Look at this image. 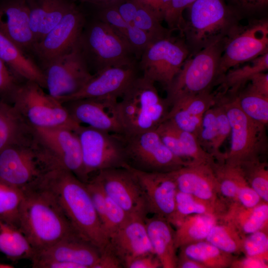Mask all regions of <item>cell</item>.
I'll return each mask as SVG.
<instances>
[{
	"label": "cell",
	"instance_id": "39",
	"mask_svg": "<svg viewBox=\"0 0 268 268\" xmlns=\"http://www.w3.org/2000/svg\"><path fill=\"white\" fill-rule=\"evenodd\" d=\"M239 108L252 119L266 126L268 123V96L253 89L250 85L233 96Z\"/></svg>",
	"mask_w": 268,
	"mask_h": 268
},
{
	"label": "cell",
	"instance_id": "31",
	"mask_svg": "<svg viewBox=\"0 0 268 268\" xmlns=\"http://www.w3.org/2000/svg\"><path fill=\"white\" fill-rule=\"evenodd\" d=\"M99 19L112 26L140 58L145 48L154 40L145 32L125 21L113 5L100 7Z\"/></svg>",
	"mask_w": 268,
	"mask_h": 268
},
{
	"label": "cell",
	"instance_id": "42",
	"mask_svg": "<svg viewBox=\"0 0 268 268\" xmlns=\"http://www.w3.org/2000/svg\"><path fill=\"white\" fill-rule=\"evenodd\" d=\"M251 187L262 200L268 202V170L267 164L257 160L239 165Z\"/></svg>",
	"mask_w": 268,
	"mask_h": 268
},
{
	"label": "cell",
	"instance_id": "55",
	"mask_svg": "<svg viewBox=\"0 0 268 268\" xmlns=\"http://www.w3.org/2000/svg\"><path fill=\"white\" fill-rule=\"evenodd\" d=\"M177 268H205L200 263L192 259L179 256L178 258Z\"/></svg>",
	"mask_w": 268,
	"mask_h": 268
},
{
	"label": "cell",
	"instance_id": "10",
	"mask_svg": "<svg viewBox=\"0 0 268 268\" xmlns=\"http://www.w3.org/2000/svg\"><path fill=\"white\" fill-rule=\"evenodd\" d=\"M127 166L147 172H170L188 165L165 145L156 130L118 134Z\"/></svg>",
	"mask_w": 268,
	"mask_h": 268
},
{
	"label": "cell",
	"instance_id": "14",
	"mask_svg": "<svg viewBox=\"0 0 268 268\" xmlns=\"http://www.w3.org/2000/svg\"><path fill=\"white\" fill-rule=\"evenodd\" d=\"M31 129L55 169L67 170L83 182H88L83 168L80 142L76 132L64 128Z\"/></svg>",
	"mask_w": 268,
	"mask_h": 268
},
{
	"label": "cell",
	"instance_id": "26",
	"mask_svg": "<svg viewBox=\"0 0 268 268\" xmlns=\"http://www.w3.org/2000/svg\"><path fill=\"white\" fill-rule=\"evenodd\" d=\"M25 0L35 46L61 21L73 4L69 0Z\"/></svg>",
	"mask_w": 268,
	"mask_h": 268
},
{
	"label": "cell",
	"instance_id": "2",
	"mask_svg": "<svg viewBox=\"0 0 268 268\" xmlns=\"http://www.w3.org/2000/svg\"><path fill=\"white\" fill-rule=\"evenodd\" d=\"M22 191L19 227L35 252L79 235L45 189L36 184Z\"/></svg>",
	"mask_w": 268,
	"mask_h": 268
},
{
	"label": "cell",
	"instance_id": "16",
	"mask_svg": "<svg viewBox=\"0 0 268 268\" xmlns=\"http://www.w3.org/2000/svg\"><path fill=\"white\" fill-rule=\"evenodd\" d=\"M96 173L93 178L106 195L129 215L146 217L148 212L142 191L127 166L107 169Z\"/></svg>",
	"mask_w": 268,
	"mask_h": 268
},
{
	"label": "cell",
	"instance_id": "24",
	"mask_svg": "<svg viewBox=\"0 0 268 268\" xmlns=\"http://www.w3.org/2000/svg\"><path fill=\"white\" fill-rule=\"evenodd\" d=\"M100 255L101 252L95 246L80 235H75L36 252L31 260H53L76 264L83 268H94Z\"/></svg>",
	"mask_w": 268,
	"mask_h": 268
},
{
	"label": "cell",
	"instance_id": "23",
	"mask_svg": "<svg viewBox=\"0 0 268 268\" xmlns=\"http://www.w3.org/2000/svg\"><path fill=\"white\" fill-rule=\"evenodd\" d=\"M0 32L27 54H33L35 42L25 0H5L0 3Z\"/></svg>",
	"mask_w": 268,
	"mask_h": 268
},
{
	"label": "cell",
	"instance_id": "1",
	"mask_svg": "<svg viewBox=\"0 0 268 268\" xmlns=\"http://www.w3.org/2000/svg\"><path fill=\"white\" fill-rule=\"evenodd\" d=\"M54 198L74 230L101 253L109 239L94 206L86 183L61 168L46 173L37 183Z\"/></svg>",
	"mask_w": 268,
	"mask_h": 268
},
{
	"label": "cell",
	"instance_id": "53",
	"mask_svg": "<svg viewBox=\"0 0 268 268\" xmlns=\"http://www.w3.org/2000/svg\"><path fill=\"white\" fill-rule=\"evenodd\" d=\"M261 260L247 257L246 258L237 260L235 259L230 267L233 268H267L268 265Z\"/></svg>",
	"mask_w": 268,
	"mask_h": 268
},
{
	"label": "cell",
	"instance_id": "52",
	"mask_svg": "<svg viewBox=\"0 0 268 268\" xmlns=\"http://www.w3.org/2000/svg\"><path fill=\"white\" fill-rule=\"evenodd\" d=\"M123 267L120 260L110 250L101 253L94 268H119Z\"/></svg>",
	"mask_w": 268,
	"mask_h": 268
},
{
	"label": "cell",
	"instance_id": "36",
	"mask_svg": "<svg viewBox=\"0 0 268 268\" xmlns=\"http://www.w3.org/2000/svg\"><path fill=\"white\" fill-rule=\"evenodd\" d=\"M31 130L12 105L0 100V151Z\"/></svg>",
	"mask_w": 268,
	"mask_h": 268
},
{
	"label": "cell",
	"instance_id": "12",
	"mask_svg": "<svg viewBox=\"0 0 268 268\" xmlns=\"http://www.w3.org/2000/svg\"><path fill=\"white\" fill-rule=\"evenodd\" d=\"M76 133L80 142L84 173L88 181L93 173L127 166L124 148L118 134L82 125Z\"/></svg>",
	"mask_w": 268,
	"mask_h": 268
},
{
	"label": "cell",
	"instance_id": "33",
	"mask_svg": "<svg viewBox=\"0 0 268 268\" xmlns=\"http://www.w3.org/2000/svg\"><path fill=\"white\" fill-rule=\"evenodd\" d=\"M0 253L15 262L31 260L35 251L18 227L0 218Z\"/></svg>",
	"mask_w": 268,
	"mask_h": 268
},
{
	"label": "cell",
	"instance_id": "5",
	"mask_svg": "<svg viewBox=\"0 0 268 268\" xmlns=\"http://www.w3.org/2000/svg\"><path fill=\"white\" fill-rule=\"evenodd\" d=\"M79 46L88 67L96 72L107 67L135 65L136 54L112 26L99 19L84 26Z\"/></svg>",
	"mask_w": 268,
	"mask_h": 268
},
{
	"label": "cell",
	"instance_id": "29",
	"mask_svg": "<svg viewBox=\"0 0 268 268\" xmlns=\"http://www.w3.org/2000/svg\"><path fill=\"white\" fill-rule=\"evenodd\" d=\"M113 5L125 21L145 32L154 41L169 36L154 13L136 0H119Z\"/></svg>",
	"mask_w": 268,
	"mask_h": 268
},
{
	"label": "cell",
	"instance_id": "49",
	"mask_svg": "<svg viewBox=\"0 0 268 268\" xmlns=\"http://www.w3.org/2000/svg\"><path fill=\"white\" fill-rule=\"evenodd\" d=\"M162 267L161 263L154 253L138 256L127 264L128 268H157Z\"/></svg>",
	"mask_w": 268,
	"mask_h": 268
},
{
	"label": "cell",
	"instance_id": "38",
	"mask_svg": "<svg viewBox=\"0 0 268 268\" xmlns=\"http://www.w3.org/2000/svg\"><path fill=\"white\" fill-rule=\"evenodd\" d=\"M222 221L223 223L217 222L212 226L205 240L230 254L243 252V243L246 236L231 223Z\"/></svg>",
	"mask_w": 268,
	"mask_h": 268
},
{
	"label": "cell",
	"instance_id": "17",
	"mask_svg": "<svg viewBox=\"0 0 268 268\" xmlns=\"http://www.w3.org/2000/svg\"><path fill=\"white\" fill-rule=\"evenodd\" d=\"M85 22L83 13L73 3L61 21L34 48L33 54L40 61L42 69L78 43Z\"/></svg>",
	"mask_w": 268,
	"mask_h": 268
},
{
	"label": "cell",
	"instance_id": "34",
	"mask_svg": "<svg viewBox=\"0 0 268 268\" xmlns=\"http://www.w3.org/2000/svg\"><path fill=\"white\" fill-rule=\"evenodd\" d=\"M219 219L217 216L210 214L186 216L174 232L176 248L204 240Z\"/></svg>",
	"mask_w": 268,
	"mask_h": 268
},
{
	"label": "cell",
	"instance_id": "25",
	"mask_svg": "<svg viewBox=\"0 0 268 268\" xmlns=\"http://www.w3.org/2000/svg\"><path fill=\"white\" fill-rule=\"evenodd\" d=\"M155 130L165 145L181 159L211 164L215 162L214 157L203 149L194 134L179 129L170 120H164Z\"/></svg>",
	"mask_w": 268,
	"mask_h": 268
},
{
	"label": "cell",
	"instance_id": "48",
	"mask_svg": "<svg viewBox=\"0 0 268 268\" xmlns=\"http://www.w3.org/2000/svg\"><path fill=\"white\" fill-rule=\"evenodd\" d=\"M216 112L217 127L216 148L220 151V147L231 132L230 122L223 106L218 102L214 105Z\"/></svg>",
	"mask_w": 268,
	"mask_h": 268
},
{
	"label": "cell",
	"instance_id": "54",
	"mask_svg": "<svg viewBox=\"0 0 268 268\" xmlns=\"http://www.w3.org/2000/svg\"><path fill=\"white\" fill-rule=\"evenodd\" d=\"M242 7L249 9H257L266 6L268 0H235Z\"/></svg>",
	"mask_w": 268,
	"mask_h": 268
},
{
	"label": "cell",
	"instance_id": "51",
	"mask_svg": "<svg viewBox=\"0 0 268 268\" xmlns=\"http://www.w3.org/2000/svg\"><path fill=\"white\" fill-rule=\"evenodd\" d=\"M250 86L259 93L268 96V74L260 72L254 74L250 79Z\"/></svg>",
	"mask_w": 268,
	"mask_h": 268
},
{
	"label": "cell",
	"instance_id": "40",
	"mask_svg": "<svg viewBox=\"0 0 268 268\" xmlns=\"http://www.w3.org/2000/svg\"><path fill=\"white\" fill-rule=\"evenodd\" d=\"M23 196L21 189L0 179V218L18 227Z\"/></svg>",
	"mask_w": 268,
	"mask_h": 268
},
{
	"label": "cell",
	"instance_id": "46",
	"mask_svg": "<svg viewBox=\"0 0 268 268\" xmlns=\"http://www.w3.org/2000/svg\"><path fill=\"white\" fill-rule=\"evenodd\" d=\"M106 211L104 228L109 238L110 235L122 225L131 216L106 195Z\"/></svg>",
	"mask_w": 268,
	"mask_h": 268
},
{
	"label": "cell",
	"instance_id": "20",
	"mask_svg": "<svg viewBox=\"0 0 268 268\" xmlns=\"http://www.w3.org/2000/svg\"><path fill=\"white\" fill-rule=\"evenodd\" d=\"M127 166L135 177L142 191L147 212L163 217L170 223L175 211L178 191L170 172H147Z\"/></svg>",
	"mask_w": 268,
	"mask_h": 268
},
{
	"label": "cell",
	"instance_id": "11",
	"mask_svg": "<svg viewBox=\"0 0 268 268\" xmlns=\"http://www.w3.org/2000/svg\"><path fill=\"white\" fill-rule=\"evenodd\" d=\"M189 54L184 40L170 35L152 41L140 57L142 76L166 89L171 85Z\"/></svg>",
	"mask_w": 268,
	"mask_h": 268
},
{
	"label": "cell",
	"instance_id": "45",
	"mask_svg": "<svg viewBox=\"0 0 268 268\" xmlns=\"http://www.w3.org/2000/svg\"><path fill=\"white\" fill-rule=\"evenodd\" d=\"M22 82L0 59V100L11 104Z\"/></svg>",
	"mask_w": 268,
	"mask_h": 268
},
{
	"label": "cell",
	"instance_id": "19",
	"mask_svg": "<svg viewBox=\"0 0 268 268\" xmlns=\"http://www.w3.org/2000/svg\"><path fill=\"white\" fill-rule=\"evenodd\" d=\"M118 98L107 97L74 100L63 103L78 123L105 132L124 134L117 111Z\"/></svg>",
	"mask_w": 268,
	"mask_h": 268
},
{
	"label": "cell",
	"instance_id": "15",
	"mask_svg": "<svg viewBox=\"0 0 268 268\" xmlns=\"http://www.w3.org/2000/svg\"><path fill=\"white\" fill-rule=\"evenodd\" d=\"M268 48L267 20H259L244 27L238 26L226 39L218 77L230 69L268 52Z\"/></svg>",
	"mask_w": 268,
	"mask_h": 268
},
{
	"label": "cell",
	"instance_id": "7",
	"mask_svg": "<svg viewBox=\"0 0 268 268\" xmlns=\"http://www.w3.org/2000/svg\"><path fill=\"white\" fill-rule=\"evenodd\" d=\"M43 89L34 82H22L11 105L31 128H64L77 131L81 125L73 119L62 103Z\"/></svg>",
	"mask_w": 268,
	"mask_h": 268
},
{
	"label": "cell",
	"instance_id": "22",
	"mask_svg": "<svg viewBox=\"0 0 268 268\" xmlns=\"http://www.w3.org/2000/svg\"><path fill=\"white\" fill-rule=\"evenodd\" d=\"M146 218L131 216L109 236V249L123 267L138 256L154 253L147 232Z\"/></svg>",
	"mask_w": 268,
	"mask_h": 268
},
{
	"label": "cell",
	"instance_id": "43",
	"mask_svg": "<svg viewBox=\"0 0 268 268\" xmlns=\"http://www.w3.org/2000/svg\"><path fill=\"white\" fill-rule=\"evenodd\" d=\"M215 94L211 91L180 97L170 105L173 109L183 111L189 114L202 117L216 103Z\"/></svg>",
	"mask_w": 268,
	"mask_h": 268
},
{
	"label": "cell",
	"instance_id": "27",
	"mask_svg": "<svg viewBox=\"0 0 268 268\" xmlns=\"http://www.w3.org/2000/svg\"><path fill=\"white\" fill-rule=\"evenodd\" d=\"M0 59L22 82H34L46 89L43 70L18 46L0 32Z\"/></svg>",
	"mask_w": 268,
	"mask_h": 268
},
{
	"label": "cell",
	"instance_id": "8",
	"mask_svg": "<svg viewBox=\"0 0 268 268\" xmlns=\"http://www.w3.org/2000/svg\"><path fill=\"white\" fill-rule=\"evenodd\" d=\"M226 38L217 40L187 58L171 85L166 98L170 107L175 100L210 91L219 76V63Z\"/></svg>",
	"mask_w": 268,
	"mask_h": 268
},
{
	"label": "cell",
	"instance_id": "28",
	"mask_svg": "<svg viewBox=\"0 0 268 268\" xmlns=\"http://www.w3.org/2000/svg\"><path fill=\"white\" fill-rule=\"evenodd\" d=\"M149 239L154 254L163 268H177L178 257L174 232L165 218L154 215L145 219Z\"/></svg>",
	"mask_w": 268,
	"mask_h": 268
},
{
	"label": "cell",
	"instance_id": "18",
	"mask_svg": "<svg viewBox=\"0 0 268 268\" xmlns=\"http://www.w3.org/2000/svg\"><path fill=\"white\" fill-rule=\"evenodd\" d=\"M213 163L192 161L170 173L178 191L207 201L226 212L228 205L221 198Z\"/></svg>",
	"mask_w": 268,
	"mask_h": 268
},
{
	"label": "cell",
	"instance_id": "21",
	"mask_svg": "<svg viewBox=\"0 0 268 268\" xmlns=\"http://www.w3.org/2000/svg\"><path fill=\"white\" fill-rule=\"evenodd\" d=\"M137 77L135 65L105 68L94 74L93 77L76 93L57 99L63 103L87 98L118 99Z\"/></svg>",
	"mask_w": 268,
	"mask_h": 268
},
{
	"label": "cell",
	"instance_id": "56",
	"mask_svg": "<svg viewBox=\"0 0 268 268\" xmlns=\"http://www.w3.org/2000/svg\"><path fill=\"white\" fill-rule=\"evenodd\" d=\"M83 2H87L95 4L100 7L112 5L117 3L119 0H79Z\"/></svg>",
	"mask_w": 268,
	"mask_h": 268
},
{
	"label": "cell",
	"instance_id": "37",
	"mask_svg": "<svg viewBox=\"0 0 268 268\" xmlns=\"http://www.w3.org/2000/svg\"><path fill=\"white\" fill-rule=\"evenodd\" d=\"M226 212L213 204L192 195L177 191L175 211L170 222L177 227L186 216L194 214H210L220 219Z\"/></svg>",
	"mask_w": 268,
	"mask_h": 268
},
{
	"label": "cell",
	"instance_id": "35",
	"mask_svg": "<svg viewBox=\"0 0 268 268\" xmlns=\"http://www.w3.org/2000/svg\"><path fill=\"white\" fill-rule=\"evenodd\" d=\"M180 257L198 262L205 268L230 267L235 259L232 254L225 252L207 241H201L181 248Z\"/></svg>",
	"mask_w": 268,
	"mask_h": 268
},
{
	"label": "cell",
	"instance_id": "44",
	"mask_svg": "<svg viewBox=\"0 0 268 268\" xmlns=\"http://www.w3.org/2000/svg\"><path fill=\"white\" fill-rule=\"evenodd\" d=\"M247 257L268 262V231L259 230L246 236L243 243V252Z\"/></svg>",
	"mask_w": 268,
	"mask_h": 268
},
{
	"label": "cell",
	"instance_id": "57",
	"mask_svg": "<svg viewBox=\"0 0 268 268\" xmlns=\"http://www.w3.org/2000/svg\"><path fill=\"white\" fill-rule=\"evenodd\" d=\"M14 266L10 264L0 262V268H13Z\"/></svg>",
	"mask_w": 268,
	"mask_h": 268
},
{
	"label": "cell",
	"instance_id": "32",
	"mask_svg": "<svg viewBox=\"0 0 268 268\" xmlns=\"http://www.w3.org/2000/svg\"><path fill=\"white\" fill-rule=\"evenodd\" d=\"M250 62L245 66L230 69L217 79L215 84H220V88L223 90L218 93V95L223 96L227 92L231 93V96L235 95L254 74L267 70L268 68V53Z\"/></svg>",
	"mask_w": 268,
	"mask_h": 268
},
{
	"label": "cell",
	"instance_id": "13",
	"mask_svg": "<svg viewBox=\"0 0 268 268\" xmlns=\"http://www.w3.org/2000/svg\"><path fill=\"white\" fill-rule=\"evenodd\" d=\"M79 42V41H78ZM48 94L58 99L74 94L93 77L78 43L43 69Z\"/></svg>",
	"mask_w": 268,
	"mask_h": 268
},
{
	"label": "cell",
	"instance_id": "47",
	"mask_svg": "<svg viewBox=\"0 0 268 268\" xmlns=\"http://www.w3.org/2000/svg\"><path fill=\"white\" fill-rule=\"evenodd\" d=\"M196 0H171L164 20L170 29L182 30L184 20L183 11Z\"/></svg>",
	"mask_w": 268,
	"mask_h": 268
},
{
	"label": "cell",
	"instance_id": "4",
	"mask_svg": "<svg viewBox=\"0 0 268 268\" xmlns=\"http://www.w3.org/2000/svg\"><path fill=\"white\" fill-rule=\"evenodd\" d=\"M54 167L31 132L0 151V179L21 190L35 185Z\"/></svg>",
	"mask_w": 268,
	"mask_h": 268
},
{
	"label": "cell",
	"instance_id": "50",
	"mask_svg": "<svg viewBox=\"0 0 268 268\" xmlns=\"http://www.w3.org/2000/svg\"><path fill=\"white\" fill-rule=\"evenodd\" d=\"M149 7L160 21L164 19L171 0H136Z\"/></svg>",
	"mask_w": 268,
	"mask_h": 268
},
{
	"label": "cell",
	"instance_id": "3",
	"mask_svg": "<svg viewBox=\"0 0 268 268\" xmlns=\"http://www.w3.org/2000/svg\"><path fill=\"white\" fill-rule=\"evenodd\" d=\"M118 101L117 111L125 133L155 130L169 110L166 99L161 98L154 83L138 76Z\"/></svg>",
	"mask_w": 268,
	"mask_h": 268
},
{
	"label": "cell",
	"instance_id": "9",
	"mask_svg": "<svg viewBox=\"0 0 268 268\" xmlns=\"http://www.w3.org/2000/svg\"><path fill=\"white\" fill-rule=\"evenodd\" d=\"M216 102L224 107L231 127L230 149L224 154L225 161L239 166L260 160V156L267 150L266 126L246 115L233 97H219Z\"/></svg>",
	"mask_w": 268,
	"mask_h": 268
},
{
	"label": "cell",
	"instance_id": "6",
	"mask_svg": "<svg viewBox=\"0 0 268 268\" xmlns=\"http://www.w3.org/2000/svg\"><path fill=\"white\" fill-rule=\"evenodd\" d=\"M188 9L182 30L192 47L200 50L227 37L238 26L234 14L224 0H196Z\"/></svg>",
	"mask_w": 268,
	"mask_h": 268
},
{
	"label": "cell",
	"instance_id": "41",
	"mask_svg": "<svg viewBox=\"0 0 268 268\" xmlns=\"http://www.w3.org/2000/svg\"><path fill=\"white\" fill-rule=\"evenodd\" d=\"M196 137L201 146L212 155L215 160H224V154L218 151L216 148L217 127L214 106L203 114Z\"/></svg>",
	"mask_w": 268,
	"mask_h": 268
},
{
	"label": "cell",
	"instance_id": "30",
	"mask_svg": "<svg viewBox=\"0 0 268 268\" xmlns=\"http://www.w3.org/2000/svg\"><path fill=\"white\" fill-rule=\"evenodd\" d=\"M220 219L231 223L245 236L259 230L268 231V202L263 201L254 207H246L237 202H231Z\"/></svg>",
	"mask_w": 268,
	"mask_h": 268
}]
</instances>
